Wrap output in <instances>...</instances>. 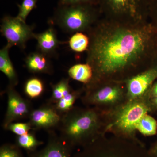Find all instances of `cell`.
<instances>
[{
    "instance_id": "obj_30",
    "label": "cell",
    "mask_w": 157,
    "mask_h": 157,
    "mask_svg": "<svg viewBox=\"0 0 157 157\" xmlns=\"http://www.w3.org/2000/svg\"><path fill=\"white\" fill-rule=\"evenodd\" d=\"M148 152L151 157H157V142L148 151Z\"/></svg>"
},
{
    "instance_id": "obj_7",
    "label": "cell",
    "mask_w": 157,
    "mask_h": 157,
    "mask_svg": "<svg viewBox=\"0 0 157 157\" xmlns=\"http://www.w3.org/2000/svg\"><path fill=\"white\" fill-rule=\"evenodd\" d=\"M103 17L122 23L149 21L150 0H98Z\"/></svg>"
},
{
    "instance_id": "obj_4",
    "label": "cell",
    "mask_w": 157,
    "mask_h": 157,
    "mask_svg": "<svg viewBox=\"0 0 157 157\" xmlns=\"http://www.w3.org/2000/svg\"><path fill=\"white\" fill-rule=\"evenodd\" d=\"M102 17L96 4L58 6L50 21L65 33L86 34Z\"/></svg>"
},
{
    "instance_id": "obj_21",
    "label": "cell",
    "mask_w": 157,
    "mask_h": 157,
    "mask_svg": "<svg viewBox=\"0 0 157 157\" xmlns=\"http://www.w3.org/2000/svg\"><path fill=\"white\" fill-rule=\"evenodd\" d=\"M69 47L73 51L77 53L87 50L90 39L87 34L83 33L73 34L69 40Z\"/></svg>"
},
{
    "instance_id": "obj_23",
    "label": "cell",
    "mask_w": 157,
    "mask_h": 157,
    "mask_svg": "<svg viewBox=\"0 0 157 157\" xmlns=\"http://www.w3.org/2000/svg\"><path fill=\"white\" fill-rule=\"evenodd\" d=\"M39 0H23L21 4H17L18 13L17 17L22 21L26 22L27 18L31 11L37 8Z\"/></svg>"
},
{
    "instance_id": "obj_18",
    "label": "cell",
    "mask_w": 157,
    "mask_h": 157,
    "mask_svg": "<svg viewBox=\"0 0 157 157\" xmlns=\"http://www.w3.org/2000/svg\"><path fill=\"white\" fill-rule=\"evenodd\" d=\"M52 93L48 103L54 104L71 92L73 89L70 85V78H63L56 84H51Z\"/></svg>"
},
{
    "instance_id": "obj_3",
    "label": "cell",
    "mask_w": 157,
    "mask_h": 157,
    "mask_svg": "<svg viewBox=\"0 0 157 157\" xmlns=\"http://www.w3.org/2000/svg\"><path fill=\"white\" fill-rule=\"evenodd\" d=\"M149 94L129 100L108 114H105V134L142 143L137 137V127L142 117L151 112Z\"/></svg>"
},
{
    "instance_id": "obj_1",
    "label": "cell",
    "mask_w": 157,
    "mask_h": 157,
    "mask_svg": "<svg viewBox=\"0 0 157 157\" xmlns=\"http://www.w3.org/2000/svg\"><path fill=\"white\" fill-rule=\"evenodd\" d=\"M86 34V63L94 73L89 83L125 81L157 63V26L150 21L122 23L102 17Z\"/></svg>"
},
{
    "instance_id": "obj_2",
    "label": "cell",
    "mask_w": 157,
    "mask_h": 157,
    "mask_svg": "<svg viewBox=\"0 0 157 157\" xmlns=\"http://www.w3.org/2000/svg\"><path fill=\"white\" fill-rule=\"evenodd\" d=\"M60 136L75 149L94 142L105 134V114L95 107L74 106L62 116Z\"/></svg>"
},
{
    "instance_id": "obj_29",
    "label": "cell",
    "mask_w": 157,
    "mask_h": 157,
    "mask_svg": "<svg viewBox=\"0 0 157 157\" xmlns=\"http://www.w3.org/2000/svg\"><path fill=\"white\" fill-rule=\"evenodd\" d=\"M149 102L151 111L153 109H157V97H149Z\"/></svg>"
},
{
    "instance_id": "obj_10",
    "label": "cell",
    "mask_w": 157,
    "mask_h": 157,
    "mask_svg": "<svg viewBox=\"0 0 157 157\" xmlns=\"http://www.w3.org/2000/svg\"><path fill=\"white\" fill-rule=\"evenodd\" d=\"M157 79V63L150 68L125 80L128 101L148 94L153 84Z\"/></svg>"
},
{
    "instance_id": "obj_6",
    "label": "cell",
    "mask_w": 157,
    "mask_h": 157,
    "mask_svg": "<svg viewBox=\"0 0 157 157\" xmlns=\"http://www.w3.org/2000/svg\"><path fill=\"white\" fill-rule=\"evenodd\" d=\"M72 157H151L144 144L112 135L101 136L79 148Z\"/></svg>"
},
{
    "instance_id": "obj_14",
    "label": "cell",
    "mask_w": 157,
    "mask_h": 157,
    "mask_svg": "<svg viewBox=\"0 0 157 157\" xmlns=\"http://www.w3.org/2000/svg\"><path fill=\"white\" fill-rule=\"evenodd\" d=\"M50 58L38 50L31 52L25 59V67L34 74L51 75L53 73V67Z\"/></svg>"
},
{
    "instance_id": "obj_27",
    "label": "cell",
    "mask_w": 157,
    "mask_h": 157,
    "mask_svg": "<svg viewBox=\"0 0 157 157\" xmlns=\"http://www.w3.org/2000/svg\"><path fill=\"white\" fill-rule=\"evenodd\" d=\"M93 4L98 5V0H59L58 6Z\"/></svg>"
},
{
    "instance_id": "obj_26",
    "label": "cell",
    "mask_w": 157,
    "mask_h": 157,
    "mask_svg": "<svg viewBox=\"0 0 157 157\" xmlns=\"http://www.w3.org/2000/svg\"><path fill=\"white\" fill-rule=\"evenodd\" d=\"M149 21L157 26V0H150Z\"/></svg>"
},
{
    "instance_id": "obj_15",
    "label": "cell",
    "mask_w": 157,
    "mask_h": 157,
    "mask_svg": "<svg viewBox=\"0 0 157 157\" xmlns=\"http://www.w3.org/2000/svg\"><path fill=\"white\" fill-rule=\"evenodd\" d=\"M11 47L7 44L0 50V70L9 81V85L16 86L18 83V77L9 56Z\"/></svg>"
},
{
    "instance_id": "obj_17",
    "label": "cell",
    "mask_w": 157,
    "mask_h": 157,
    "mask_svg": "<svg viewBox=\"0 0 157 157\" xmlns=\"http://www.w3.org/2000/svg\"><path fill=\"white\" fill-rule=\"evenodd\" d=\"M84 88L73 90L56 104H53L58 113L61 116L67 113L74 107V104L78 98H81L84 93Z\"/></svg>"
},
{
    "instance_id": "obj_8",
    "label": "cell",
    "mask_w": 157,
    "mask_h": 157,
    "mask_svg": "<svg viewBox=\"0 0 157 157\" xmlns=\"http://www.w3.org/2000/svg\"><path fill=\"white\" fill-rule=\"evenodd\" d=\"M34 27L27 24L18 17L9 15L4 16L1 20V34L7 41V44L20 49H25L27 42L34 39Z\"/></svg>"
},
{
    "instance_id": "obj_20",
    "label": "cell",
    "mask_w": 157,
    "mask_h": 157,
    "mask_svg": "<svg viewBox=\"0 0 157 157\" xmlns=\"http://www.w3.org/2000/svg\"><path fill=\"white\" fill-rule=\"evenodd\" d=\"M24 89L25 94L28 98L35 99L40 97L44 93L45 86L40 78L33 77L26 81Z\"/></svg>"
},
{
    "instance_id": "obj_11",
    "label": "cell",
    "mask_w": 157,
    "mask_h": 157,
    "mask_svg": "<svg viewBox=\"0 0 157 157\" xmlns=\"http://www.w3.org/2000/svg\"><path fill=\"white\" fill-rule=\"evenodd\" d=\"M61 118L53 104L47 103L36 109H33L28 122L33 130L43 129L49 132L58 128Z\"/></svg>"
},
{
    "instance_id": "obj_9",
    "label": "cell",
    "mask_w": 157,
    "mask_h": 157,
    "mask_svg": "<svg viewBox=\"0 0 157 157\" xmlns=\"http://www.w3.org/2000/svg\"><path fill=\"white\" fill-rule=\"evenodd\" d=\"M6 91L8 105L2 124L5 130L9 124L14 121L29 118L33 109L30 102L23 98L15 89V87L9 84Z\"/></svg>"
},
{
    "instance_id": "obj_16",
    "label": "cell",
    "mask_w": 157,
    "mask_h": 157,
    "mask_svg": "<svg viewBox=\"0 0 157 157\" xmlns=\"http://www.w3.org/2000/svg\"><path fill=\"white\" fill-rule=\"evenodd\" d=\"M70 78L79 82L83 85L88 84L92 79L94 73L92 68L89 64H76L68 70Z\"/></svg>"
},
{
    "instance_id": "obj_5",
    "label": "cell",
    "mask_w": 157,
    "mask_h": 157,
    "mask_svg": "<svg viewBox=\"0 0 157 157\" xmlns=\"http://www.w3.org/2000/svg\"><path fill=\"white\" fill-rule=\"evenodd\" d=\"M82 103L108 114L128 101L125 81L106 80L83 85Z\"/></svg>"
},
{
    "instance_id": "obj_12",
    "label": "cell",
    "mask_w": 157,
    "mask_h": 157,
    "mask_svg": "<svg viewBox=\"0 0 157 157\" xmlns=\"http://www.w3.org/2000/svg\"><path fill=\"white\" fill-rule=\"evenodd\" d=\"M45 146L40 150L27 153L28 157H72L74 149L53 130L48 132Z\"/></svg>"
},
{
    "instance_id": "obj_25",
    "label": "cell",
    "mask_w": 157,
    "mask_h": 157,
    "mask_svg": "<svg viewBox=\"0 0 157 157\" xmlns=\"http://www.w3.org/2000/svg\"><path fill=\"white\" fill-rule=\"evenodd\" d=\"M33 130L30 124L27 123H12L9 124L6 130L11 131L17 136L25 135Z\"/></svg>"
},
{
    "instance_id": "obj_22",
    "label": "cell",
    "mask_w": 157,
    "mask_h": 157,
    "mask_svg": "<svg viewBox=\"0 0 157 157\" xmlns=\"http://www.w3.org/2000/svg\"><path fill=\"white\" fill-rule=\"evenodd\" d=\"M137 132L144 136H151L157 133V121L148 113L144 116L137 127Z\"/></svg>"
},
{
    "instance_id": "obj_28",
    "label": "cell",
    "mask_w": 157,
    "mask_h": 157,
    "mask_svg": "<svg viewBox=\"0 0 157 157\" xmlns=\"http://www.w3.org/2000/svg\"><path fill=\"white\" fill-rule=\"evenodd\" d=\"M149 96L150 98L157 97V81H155L149 92Z\"/></svg>"
},
{
    "instance_id": "obj_24",
    "label": "cell",
    "mask_w": 157,
    "mask_h": 157,
    "mask_svg": "<svg viewBox=\"0 0 157 157\" xmlns=\"http://www.w3.org/2000/svg\"><path fill=\"white\" fill-rule=\"evenodd\" d=\"M0 157H25L16 144L6 143L0 147Z\"/></svg>"
},
{
    "instance_id": "obj_13",
    "label": "cell",
    "mask_w": 157,
    "mask_h": 157,
    "mask_svg": "<svg viewBox=\"0 0 157 157\" xmlns=\"http://www.w3.org/2000/svg\"><path fill=\"white\" fill-rule=\"evenodd\" d=\"M34 39L36 40L38 50L50 58L54 56L61 44L58 39L55 29L52 25L42 33H35Z\"/></svg>"
},
{
    "instance_id": "obj_19",
    "label": "cell",
    "mask_w": 157,
    "mask_h": 157,
    "mask_svg": "<svg viewBox=\"0 0 157 157\" xmlns=\"http://www.w3.org/2000/svg\"><path fill=\"white\" fill-rule=\"evenodd\" d=\"M43 144V142L37 139L33 132H29L25 135L17 136L15 141V144L20 148L25 150L27 153L36 151Z\"/></svg>"
}]
</instances>
